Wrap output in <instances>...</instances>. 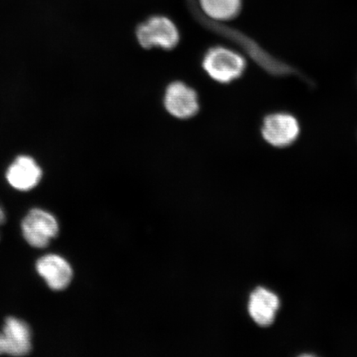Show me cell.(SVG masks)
<instances>
[{
    "instance_id": "cell-6",
    "label": "cell",
    "mask_w": 357,
    "mask_h": 357,
    "mask_svg": "<svg viewBox=\"0 0 357 357\" xmlns=\"http://www.w3.org/2000/svg\"><path fill=\"white\" fill-rule=\"evenodd\" d=\"M261 133L268 144L276 147H284L296 140L300 133V126L292 115L274 114L265 119Z\"/></svg>"
},
{
    "instance_id": "cell-2",
    "label": "cell",
    "mask_w": 357,
    "mask_h": 357,
    "mask_svg": "<svg viewBox=\"0 0 357 357\" xmlns=\"http://www.w3.org/2000/svg\"><path fill=\"white\" fill-rule=\"evenodd\" d=\"M136 36L142 47L171 50L176 47L180 33L174 22L165 16L149 17L137 26Z\"/></svg>"
},
{
    "instance_id": "cell-9",
    "label": "cell",
    "mask_w": 357,
    "mask_h": 357,
    "mask_svg": "<svg viewBox=\"0 0 357 357\" xmlns=\"http://www.w3.org/2000/svg\"><path fill=\"white\" fill-rule=\"evenodd\" d=\"M279 307L278 296L261 287L254 290L248 303L250 315L261 327H268L273 324Z\"/></svg>"
},
{
    "instance_id": "cell-11",
    "label": "cell",
    "mask_w": 357,
    "mask_h": 357,
    "mask_svg": "<svg viewBox=\"0 0 357 357\" xmlns=\"http://www.w3.org/2000/svg\"><path fill=\"white\" fill-rule=\"evenodd\" d=\"M6 222V213H4L1 207H0V225H4Z\"/></svg>"
},
{
    "instance_id": "cell-3",
    "label": "cell",
    "mask_w": 357,
    "mask_h": 357,
    "mask_svg": "<svg viewBox=\"0 0 357 357\" xmlns=\"http://www.w3.org/2000/svg\"><path fill=\"white\" fill-rule=\"evenodd\" d=\"M22 235L31 247L46 248L59 234V225L52 213L33 208L22 222Z\"/></svg>"
},
{
    "instance_id": "cell-1",
    "label": "cell",
    "mask_w": 357,
    "mask_h": 357,
    "mask_svg": "<svg viewBox=\"0 0 357 357\" xmlns=\"http://www.w3.org/2000/svg\"><path fill=\"white\" fill-rule=\"evenodd\" d=\"M203 68L209 77L217 82L227 84L238 79L244 73V58L231 49L215 47L204 55Z\"/></svg>"
},
{
    "instance_id": "cell-4",
    "label": "cell",
    "mask_w": 357,
    "mask_h": 357,
    "mask_svg": "<svg viewBox=\"0 0 357 357\" xmlns=\"http://www.w3.org/2000/svg\"><path fill=\"white\" fill-rule=\"evenodd\" d=\"M33 350L32 331L24 320L8 317L0 333V355L24 356Z\"/></svg>"
},
{
    "instance_id": "cell-8",
    "label": "cell",
    "mask_w": 357,
    "mask_h": 357,
    "mask_svg": "<svg viewBox=\"0 0 357 357\" xmlns=\"http://www.w3.org/2000/svg\"><path fill=\"white\" fill-rule=\"evenodd\" d=\"M43 176L41 167L33 158L20 155L8 168L6 178L13 188L20 191H29L39 184Z\"/></svg>"
},
{
    "instance_id": "cell-7",
    "label": "cell",
    "mask_w": 357,
    "mask_h": 357,
    "mask_svg": "<svg viewBox=\"0 0 357 357\" xmlns=\"http://www.w3.org/2000/svg\"><path fill=\"white\" fill-rule=\"evenodd\" d=\"M36 270L49 288L55 291L66 289L73 279V270L68 261L55 254L38 259Z\"/></svg>"
},
{
    "instance_id": "cell-10",
    "label": "cell",
    "mask_w": 357,
    "mask_h": 357,
    "mask_svg": "<svg viewBox=\"0 0 357 357\" xmlns=\"http://www.w3.org/2000/svg\"><path fill=\"white\" fill-rule=\"evenodd\" d=\"M199 3L205 15L217 21L234 20L242 8V0H199Z\"/></svg>"
},
{
    "instance_id": "cell-5",
    "label": "cell",
    "mask_w": 357,
    "mask_h": 357,
    "mask_svg": "<svg viewBox=\"0 0 357 357\" xmlns=\"http://www.w3.org/2000/svg\"><path fill=\"white\" fill-rule=\"evenodd\" d=\"M164 105L168 113L178 119H188L198 113L197 93L185 83L169 84L165 93Z\"/></svg>"
}]
</instances>
